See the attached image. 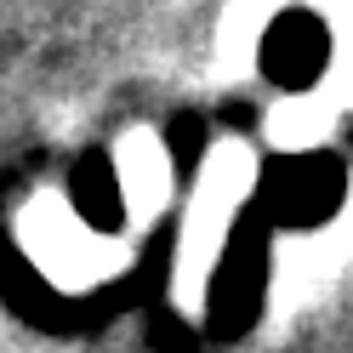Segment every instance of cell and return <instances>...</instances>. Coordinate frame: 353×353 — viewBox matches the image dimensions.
Masks as SVG:
<instances>
[{
  "instance_id": "cell-1",
  "label": "cell",
  "mask_w": 353,
  "mask_h": 353,
  "mask_svg": "<svg viewBox=\"0 0 353 353\" xmlns=\"http://www.w3.org/2000/svg\"><path fill=\"white\" fill-rule=\"evenodd\" d=\"M125 171H131V188H137V194H160L165 188V154L154 148L148 137H131L125 143Z\"/></svg>"
}]
</instances>
